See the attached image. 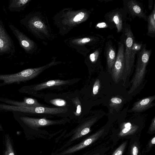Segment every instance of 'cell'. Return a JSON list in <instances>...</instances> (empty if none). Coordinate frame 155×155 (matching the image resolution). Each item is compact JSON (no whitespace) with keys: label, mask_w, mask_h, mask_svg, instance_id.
<instances>
[{"label":"cell","mask_w":155,"mask_h":155,"mask_svg":"<svg viewBox=\"0 0 155 155\" xmlns=\"http://www.w3.org/2000/svg\"><path fill=\"white\" fill-rule=\"evenodd\" d=\"M71 101L76 108V111L73 112L74 114L76 117H79L81 114V103L78 97H76L71 99Z\"/></svg>","instance_id":"20"},{"label":"cell","mask_w":155,"mask_h":155,"mask_svg":"<svg viewBox=\"0 0 155 155\" xmlns=\"http://www.w3.org/2000/svg\"><path fill=\"white\" fill-rule=\"evenodd\" d=\"M47 101L49 103L57 107H69V105L65 100L60 98L51 99Z\"/></svg>","instance_id":"19"},{"label":"cell","mask_w":155,"mask_h":155,"mask_svg":"<svg viewBox=\"0 0 155 155\" xmlns=\"http://www.w3.org/2000/svg\"><path fill=\"white\" fill-rule=\"evenodd\" d=\"M15 51L13 41L0 19V56L12 55Z\"/></svg>","instance_id":"10"},{"label":"cell","mask_w":155,"mask_h":155,"mask_svg":"<svg viewBox=\"0 0 155 155\" xmlns=\"http://www.w3.org/2000/svg\"><path fill=\"white\" fill-rule=\"evenodd\" d=\"M151 53V50L147 49L145 44H143L141 49L137 52L135 71L130 81L131 85L128 91L129 94L134 92L142 84Z\"/></svg>","instance_id":"2"},{"label":"cell","mask_w":155,"mask_h":155,"mask_svg":"<svg viewBox=\"0 0 155 155\" xmlns=\"http://www.w3.org/2000/svg\"><path fill=\"white\" fill-rule=\"evenodd\" d=\"M149 130L151 132L154 131L155 130V117L152 119L150 125Z\"/></svg>","instance_id":"27"},{"label":"cell","mask_w":155,"mask_h":155,"mask_svg":"<svg viewBox=\"0 0 155 155\" xmlns=\"http://www.w3.org/2000/svg\"><path fill=\"white\" fill-rule=\"evenodd\" d=\"M138 148L136 143L134 144L131 147V155H137L138 153Z\"/></svg>","instance_id":"25"},{"label":"cell","mask_w":155,"mask_h":155,"mask_svg":"<svg viewBox=\"0 0 155 155\" xmlns=\"http://www.w3.org/2000/svg\"><path fill=\"white\" fill-rule=\"evenodd\" d=\"M123 8L129 15V18L136 17L143 19L147 21L148 16L144 11V7L140 2L135 0H123Z\"/></svg>","instance_id":"9"},{"label":"cell","mask_w":155,"mask_h":155,"mask_svg":"<svg viewBox=\"0 0 155 155\" xmlns=\"http://www.w3.org/2000/svg\"><path fill=\"white\" fill-rule=\"evenodd\" d=\"M117 51L112 41H107L105 43L104 55L106 60L108 71L111 73L113 66L116 60Z\"/></svg>","instance_id":"12"},{"label":"cell","mask_w":155,"mask_h":155,"mask_svg":"<svg viewBox=\"0 0 155 155\" xmlns=\"http://www.w3.org/2000/svg\"><path fill=\"white\" fill-rule=\"evenodd\" d=\"M21 120L26 124L35 129L50 125L64 124L70 120L67 117L56 120L48 119L46 118H37L26 116L22 117Z\"/></svg>","instance_id":"7"},{"label":"cell","mask_w":155,"mask_h":155,"mask_svg":"<svg viewBox=\"0 0 155 155\" xmlns=\"http://www.w3.org/2000/svg\"><path fill=\"white\" fill-rule=\"evenodd\" d=\"M117 45V56L111 71L113 80L116 84L122 79L125 66L124 45L120 39Z\"/></svg>","instance_id":"6"},{"label":"cell","mask_w":155,"mask_h":155,"mask_svg":"<svg viewBox=\"0 0 155 155\" xmlns=\"http://www.w3.org/2000/svg\"><path fill=\"white\" fill-rule=\"evenodd\" d=\"M100 86V81L97 79L94 82L93 88V93L94 95L97 94L98 92Z\"/></svg>","instance_id":"22"},{"label":"cell","mask_w":155,"mask_h":155,"mask_svg":"<svg viewBox=\"0 0 155 155\" xmlns=\"http://www.w3.org/2000/svg\"><path fill=\"white\" fill-rule=\"evenodd\" d=\"M30 0H11L8 8L11 11L19 12L23 10Z\"/></svg>","instance_id":"17"},{"label":"cell","mask_w":155,"mask_h":155,"mask_svg":"<svg viewBox=\"0 0 155 155\" xmlns=\"http://www.w3.org/2000/svg\"><path fill=\"white\" fill-rule=\"evenodd\" d=\"M127 14L123 8H117L106 13L104 20L110 26V29L116 27L117 33L121 32L125 25L127 23Z\"/></svg>","instance_id":"5"},{"label":"cell","mask_w":155,"mask_h":155,"mask_svg":"<svg viewBox=\"0 0 155 155\" xmlns=\"http://www.w3.org/2000/svg\"><path fill=\"white\" fill-rule=\"evenodd\" d=\"M153 5V0H149L148 1V8L151 10L152 8Z\"/></svg>","instance_id":"29"},{"label":"cell","mask_w":155,"mask_h":155,"mask_svg":"<svg viewBox=\"0 0 155 155\" xmlns=\"http://www.w3.org/2000/svg\"><path fill=\"white\" fill-rule=\"evenodd\" d=\"M110 104L113 106L120 104L122 102V100L120 98L115 97H112L110 100Z\"/></svg>","instance_id":"23"},{"label":"cell","mask_w":155,"mask_h":155,"mask_svg":"<svg viewBox=\"0 0 155 155\" xmlns=\"http://www.w3.org/2000/svg\"><path fill=\"white\" fill-rule=\"evenodd\" d=\"M97 120V117L90 118L80 123L64 137V138H65L71 136L66 143L58 150V152H60L66 149L74 142L89 133L91 127L96 122Z\"/></svg>","instance_id":"4"},{"label":"cell","mask_w":155,"mask_h":155,"mask_svg":"<svg viewBox=\"0 0 155 155\" xmlns=\"http://www.w3.org/2000/svg\"><path fill=\"white\" fill-rule=\"evenodd\" d=\"M120 39L124 45L125 66L122 77L124 85L131 75L134 67L136 54L141 48L142 41H136L132 31L130 25L127 23L121 32Z\"/></svg>","instance_id":"1"},{"label":"cell","mask_w":155,"mask_h":155,"mask_svg":"<svg viewBox=\"0 0 155 155\" xmlns=\"http://www.w3.org/2000/svg\"><path fill=\"white\" fill-rule=\"evenodd\" d=\"M155 143V137H154L150 141L148 146V148L150 149L154 145Z\"/></svg>","instance_id":"28"},{"label":"cell","mask_w":155,"mask_h":155,"mask_svg":"<svg viewBox=\"0 0 155 155\" xmlns=\"http://www.w3.org/2000/svg\"><path fill=\"white\" fill-rule=\"evenodd\" d=\"M9 155H14V154L13 153H11L9 154Z\"/></svg>","instance_id":"30"},{"label":"cell","mask_w":155,"mask_h":155,"mask_svg":"<svg viewBox=\"0 0 155 155\" xmlns=\"http://www.w3.org/2000/svg\"><path fill=\"white\" fill-rule=\"evenodd\" d=\"M85 14L83 12H81L78 13L73 19L74 21L78 22L81 21L84 17Z\"/></svg>","instance_id":"24"},{"label":"cell","mask_w":155,"mask_h":155,"mask_svg":"<svg viewBox=\"0 0 155 155\" xmlns=\"http://www.w3.org/2000/svg\"><path fill=\"white\" fill-rule=\"evenodd\" d=\"M73 79L67 80H54L39 84L24 86L19 90L23 93L34 94L36 92L55 86L67 85L71 84Z\"/></svg>","instance_id":"8"},{"label":"cell","mask_w":155,"mask_h":155,"mask_svg":"<svg viewBox=\"0 0 155 155\" xmlns=\"http://www.w3.org/2000/svg\"><path fill=\"white\" fill-rule=\"evenodd\" d=\"M53 65V63L51 62L42 67L26 69L16 73L0 74V81H3L2 83H0V86L29 81L35 78L43 71Z\"/></svg>","instance_id":"3"},{"label":"cell","mask_w":155,"mask_h":155,"mask_svg":"<svg viewBox=\"0 0 155 155\" xmlns=\"http://www.w3.org/2000/svg\"><path fill=\"white\" fill-rule=\"evenodd\" d=\"M147 20V35L149 37L154 38L155 36V5L151 13L148 16Z\"/></svg>","instance_id":"16"},{"label":"cell","mask_w":155,"mask_h":155,"mask_svg":"<svg viewBox=\"0 0 155 155\" xmlns=\"http://www.w3.org/2000/svg\"><path fill=\"white\" fill-rule=\"evenodd\" d=\"M94 155H99L98 154H95Z\"/></svg>","instance_id":"31"},{"label":"cell","mask_w":155,"mask_h":155,"mask_svg":"<svg viewBox=\"0 0 155 155\" xmlns=\"http://www.w3.org/2000/svg\"><path fill=\"white\" fill-rule=\"evenodd\" d=\"M9 26L17 39L20 46L26 52L31 50L33 47L32 42L14 25H10Z\"/></svg>","instance_id":"13"},{"label":"cell","mask_w":155,"mask_h":155,"mask_svg":"<svg viewBox=\"0 0 155 155\" xmlns=\"http://www.w3.org/2000/svg\"><path fill=\"white\" fill-rule=\"evenodd\" d=\"M155 99V96L145 98L136 102L129 112H140L150 108L153 105V102Z\"/></svg>","instance_id":"15"},{"label":"cell","mask_w":155,"mask_h":155,"mask_svg":"<svg viewBox=\"0 0 155 155\" xmlns=\"http://www.w3.org/2000/svg\"><path fill=\"white\" fill-rule=\"evenodd\" d=\"M0 100L7 104H8L14 106L30 107H34L40 106L45 107L44 105L39 103L36 99L30 97H25L22 101L4 98H0Z\"/></svg>","instance_id":"14"},{"label":"cell","mask_w":155,"mask_h":155,"mask_svg":"<svg viewBox=\"0 0 155 155\" xmlns=\"http://www.w3.org/2000/svg\"><path fill=\"white\" fill-rule=\"evenodd\" d=\"M127 141L123 142L115 150L112 155H122L127 145Z\"/></svg>","instance_id":"21"},{"label":"cell","mask_w":155,"mask_h":155,"mask_svg":"<svg viewBox=\"0 0 155 155\" xmlns=\"http://www.w3.org/2000/svg\"><path fill=\"white\" fill-rule=\"evenodd\" d=\"M104 129H102L87 138L85 139L81 142L68 148L63 150L54 155H68L72 154L81 150L90 145L96 140L103 134Z\"/></svg>","instance_id":"11"},{"label":"cell","mask_w":155,"mask_h":155,"mask_svg":"<svg viewBox=\"0 0 155 155\" xmlns=\"http://www.w3.org/2000/svg\"><path fill=\"white\" fill-rule=\"evenodd\" d=\"M96 27L98 28H109L110 29L109 25L105 21L98 23L96 25Z\"/></svg>","instance_id":"26"},{"label":"cell","mask_w":155,"mask_h":155,"mask_svg":"<svg viewBox=\"0 0 155 155\" xmlns=\"http://www.w3.org/2000/svg\"><path fill=\"white\" fill-rule=\"evenodd\" d=\"M138 128L137 125H132L130 123H126L119 133L118 136L123 137L131 135L135 133Z\"/></svg>","instance_id":"18"}]
</instances>
